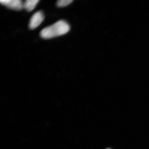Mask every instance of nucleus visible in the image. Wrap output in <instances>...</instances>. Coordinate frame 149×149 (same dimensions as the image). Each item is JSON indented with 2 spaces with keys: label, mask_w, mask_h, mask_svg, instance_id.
Returning <instances> with one entry per match:
<instances>
[{
  "label": "nucleus",
  "mask_w": 149,
  "mask_h": 149,
  "mask_svg": "<svg viewBox=\"0 0 149 149\" xmlns=\"http://www.w3.org/2000/svg\"><path fill=\"white\" fill-rule=\"evenodd\" d=\"M72 0H59L57 2V6L58 7H64L69 5L73 2Z\"/></svg>",
  "instance_id": "39448f33"
},
{
  "label": "nucleus",
  "mask_w": 149,
  "mask_h": 149,
  "mask_svg": "<svg viewBox=\"0 0 149 149\" xmlns=\"http://www.w3.org/2000/svg\"><path fill=\"white\" fill-rule=\"evenodd\" d=\"M0 2L3 5L13 10H21L24 8V3L21 0H1Z\"/></svg>",
  "instance_id": "f03ea898"
},
{
  "label": "nucleus",
  "mask_w": 149,
  "mask_h": 149,
  "mask_svg": "<svg viewBox=\"0 0 149 149\" xmlns=\"http://www.w3.org/2000/svg\"><path fill=\"white\" fill-rule=\"evenodd\" d=\"M39 1V0H27L23 4L24 8L28 12L32 11Z\"/></svg>",
  "instance_id": "20e7f679"
},
{
  "label": "nucleus",
  "mask_w": 149,
  "mask_h": 149,
  "mask_svg": "<svg viewBox=\"0 0 149 149\" xmlns=\"http://www.w3.org/2000/svg\"><path fill=\"white\" fill-rule=\"evenodd\" d=\"M107 149H109V148H107Z\"/></svg>",
  "instance_id": "423d86ee"
},
{
  "label": "nucleus",
  "mask_w": 149,
  "mask_h": 149,
  "mask_svg": "<svg viewBox=\"0 0 149 149\" xmlns=\"http://www.w3.org/2000/svg\"><path fill=\"white\" fill-rule=\"evenodd\" d=\"M70 27L67 22L61 20L53 25L43 29L40 32V36L44 39H49L66 34Z\"/></svg>",
  "instance_id": "f257e3e1"
},
{
  "label": "nucleus",
  "mask_w": 149,
  "mask_h": 149,
  "mask_svg": "<svg viewBox=\"0 0 149 149\" xmlns=\"http://www.w3.org/2000/svg\"><path fill=\"white\" fill-rule=\"evenodd\" d=\"M44 19V15L42 11L35 13L30 19L29 23V28L34 29L37 28L42 22Z\"/></svg>",
  "instance_id": "7ed1b4c3"
}]
</instances>
